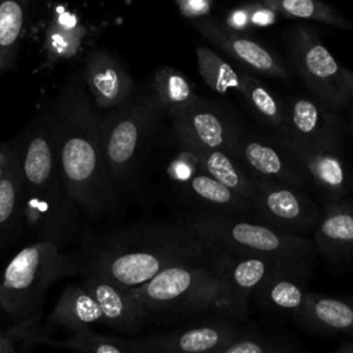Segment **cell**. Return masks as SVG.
I'll return each instance as SVG.
<instances>
[{
  "label": "cell",
  "mask_w": 353,
  "mask_h": 353,
  "mask_svg": "<svg viewBox=\"0 0 353 353\" xmlns=\"http://www.w3.org/2000/svg\"><path fill=\"white\" fill-rule=\"evenodd\" d=\"M77 256L81 274L132 290L165 269L208 262L210 251L183 221L143 222L91 237Z\"/></svg>",
  "instance_id": "cell-2"
},
{
  "label": "cell",
  "mask_w": 353,
  "mask_h": 353,
  "mask_svg": "<svg viewBox=\"0 0 353 353\" xmlns=\"http://www.w3.org/2000/svg\"><path fill=\"white\" fill-rule=\"evenodd\" d=\"M163 113L149 87L135 90L125 103L102 112L101 150L117 192L137 185L142 157Z\"/></svg>",
  "instance_id": "cell-5"
},
{
  "label": "cell",
  "mask_w": 353,
  "mask_h": 353,
  "mask_svg": "<svg viewBox=\"0 0 353 353\" xmlns=\"http://www.w3.org/2000/svg\"><path fill=\"white\" fill-rule=\"evenodd\" d=\"M273 134L305 167L310 175L313 190L319 194L323 204L349 199L353 190V178L342 150L310 146L283 131Z\"/></svg>",
  "instance_id": "cell-15"
},
{
  "label": "cell",
  "mask_w": 353,
  "mask_h": 353,
  "mask_svg": "<svg viewBox=\"0 0 353 353\" xmlns=\"http://www.w3.org/2000/svg\"><path fill=\"white\" fill-rule=\"evenodd\" d=\"M48 113L65 189L88 218L106 215L116 207L119 192L102 157V112L88 94L83 72L66 77Z\"/></svg>",
  "instance_id": "cell-1"
},
{
  "label": "cell",
  "mask_w": 353,
  "mask_h": 353,
  "mask_svg": "<svg viewBox=\"0 0 353 353\" xmlns=\"http://www.w3.org/2000/svg\"><path fill=\"white\" fill-rule=\"evenodd\" d=\"M314 254L277 261L252 298L269 312L294 316L303 305Z\"/></svg>",
  "instance_id": "cell-16"
},
{
  "label": "cell",
  "mask_w": 353,
  "mask_h": 353,
  "mask_svg": "<svg viewBox=\"0 0 353 353\" xmlns=\"http://www.w3.org/2000/svg\"><path fill=\"white\" fill-rule=\"evenodd\" d=\"M22 171L17 141L0 142V252L23 226Z\"/></svg>",
  "instance_id": "cell-20"
},
{
  "label": "cell",
  "mask_w": 353,
  "mask_h": 353,
  "mask_svg": "<svg viewBox=\"0 0 353 353\" xmlns=\"http://www.w3.org/2000/svg\"><path fill=\"white\" fill-rule=\"evenodd\" d=\"M148 317H183L207 310L226 314L225 288L208 262L165 269L146 284L128 290Z\"/></svg>",
  "instance_id": "cell-7"
},
{
  "label": "cell",
  "mask_w": 353,
  "mask_h": 353,
  "mask_svg": "<svg viewBox=\"0 0 353 353\" xmlns=\"http://www.w3.org/2000/svg\"><path fill=\"white\" fill-rule=\"evenodd\" d=\"M48 321L73 334L103 324V316L90 291L83 284H73L63 290Z\"/></svg>",
  "instance_id": "cell-23"
},
{
  "label": "cell",
  "mask_w": 353,
  "mask_h": 353,
  "mask_svg": "<svg viewBox=\"0 0 353 353\" xmlns=\"http://www.w3.org/2000/svg\"><path fill=\"white\" fill-rule=\"evenodd\" d=\"M186 149H190L196 154L201 172L216 179L245 200H252L255 192L252 175L234 156L222 150L197 146H186Z\"/></svg>",
  "instance_id": "cell-26"
},
{
  "label": "cell",
  "mask_w": 353,
  "mask_h": 353,
  "mask_svg": "<svg viewBox=\"0 0 353 353\" xmlns=\"http://www.w3.org/2000/svg\"><path fill=\"white\" fill-rule=\"evenodd\" d=\"M22 171V214L40 241L61 250L77 228V205L61 178L50 113L34 119L15 139Z\"/></svg>",
  "instance_id": "cell-3"
},
{
  "label": "cell",
  "mask_w": 353,
  "mask_h": 353,
  "mask_svg": "<svg viewBox=\"0 0 353 353\" xmlns=\"http://www.w3.org/2000/svg\"><path fill=\"white\" fill-rule=\"evenodd\" d=\"M149 88L164 113L188 106L199 98L190 80L171 66L157 68Z\"/></svg>",
  "instance_id": "cell-28"
},
{
  "label": "cell",
  "mask_w": 353,
  "mask_h": 353,
  "mask_svg": "<svg viewBox=\"0 0 353 353\" xmlns=\"http://www.w3.org/2000/svg\"><path fill=\"white\" fill-rule=\"evenodd\" d=\"M80 273L79 256L50 241L37 240L19 250L0 279V310L21 330L30 328L47 290L59 279Z\"/></svg>",
  "instance_id": "cell-4"
},
{
  "label": "cell",
  "mask_w": 353,
  "mask_h": 353,
  "mask_svg": "<svg viewBox=\"0 0 353 353\" xmlns=\"http://www.w3.org/2000/svg\"><path fill=\"white\" fill-rule=\"evenodd\" d=\"M343 116H345L346 132H349L350 137L353 138V105L352 103L343 110Z\"/></svg>",
  "instance_id": "cell-38"
},
{
  "label": "cell",
  "mask_w": 353,
  "mask_h": 353,
  "mask_svg": "<svg viewBox=\"0 0 353 353\" xmlns=\"http://www.w3.org/2000/svg\"><path fill=\"white\" fill-rule=\"evenodd\" d=\"M85 36V29L79 22L52 21L46 32V48L52 58L63 59L73 57Z\"/></svg>",
  "instance_id": "cell-32"
},
{
  "label": "cell",
  "mask_w": 353,
  "mask_h": 353,
  "mask_svg": "<svg viewBox=\"0 0 353 353\" xmlns=\"http://www.w3.org/2000/svg\"><path fill=\"white\" fill-rule=\"evenodd\" d=\"M175 4L179 14L192 22L207 18L214 7L211 0H176Z\"/></svg>",
  "instance_id": "cell-35"
},
{
  "label": "cell",
  "mask_w": 353,
  "mask_h": 353,
  "mask_svg": "<svg viewBox=\"0 0 353 353\" xmlns=\"http://www.w3.org/2000/svg\"><path fill=\"white\" fill-rule=\"evenodd\" d=\"M81 276V284L97 301L105 325L123 334H135L149 320L128 290L120 288L95 274L83 273Z\"/></svg>",
  "instance_id": "cell-21"
},
{
  "label": "cell",
  "mask_w": 353,
  "mask_h": 353,
  "mask_svg": "<svg viewBox=\"0 0 353 353\" xmlns=\"http://www.w3.org/2000/svg\"><path fill=\"white\" fill-rule=\"evenodd\" d=\"M185 192L203 208L199 211L232 216H252V204L232 189L204 172H199L188 183Z\"/></svg>",
  "instance_id": "cell-24"
},
{
  "label": "cell",
  "mask_w": 353,
  "mask_h": 353,
  "mask_svg": "<svg viewBox=\"0 0 353 353\" xmlns=\"http://www.w3.org/2000/svg\"><path fill=\"white\" fill-rule=\"evenodd\" d=\"M182 221L215 254L288 259L316 251L309 237L287 234L243 216L194 211Z\"/></svg>",
  "instance_id": "cell-6"
},
{
  "label": "cell",
  "mask_w": 353,
  "mask_h": 353,
  "mask_svg": "<svg viewBox=\"0 0 353 353\" xmlns=\"http://www.w3.org/2000/svg\"><path fill=\"white\" fill-rule=\"evenodd\" d=\"M25 21L26 8L22 1L7 0L0 3V74L15 65Z\"/></svg>",
  "instance_id": "cell-30"
},
{
  "label": "cell",
  "mask_w": 353,
  "mask_h": 353,
  "mask_svg": "<svg viewBox=\"0 0 353 353\" xmlns=\"http://www.w3.org/2000/svg\"><path fill=\"white\" fill-rule=\"evenodd\" d=\"M316 251L332 266L353 265V201L342 199L323 204L313 232Z\"/></svg>",
  "instance_id": "cell-19"
},
{
  "label": "cell",
  "mask_w": 353,
  "mask_h": 353,
  "mask_svg": "<svg viewBox=\"0 0 353 353\" xmlns=\"http://www.w3.org/2000/svg\"><path fill=\"white\" fill-rule=\"evenodd\" d=\"M281 102L283 132L310 146L342 150L346 134L343 112L331 109L312 95H290Z\"/></svg>",
  "instance_id": "cell-12"
},
{
  "label": "cell",
  "mask_w": 353,
  "mask_h": 353,
  "mask_svg": "<svg viewBox=\"0 0 353 353\" xmlns=\"http://www.w3.org/2000/svg\"><path fill=\"white\" fill-rule=\"evenodd\" d=\"M266 8L277 15L295 21L321 22L342 30L353 32V21L339 14L334 7L317 0H261Z\"/></svg>",
  "instance_id": "cell-27"
},
{
  "label": "cell",
  "mask_w": 353,
  "mask_h": 353,
  "mask_svg": "<svg viewBox=\"0 0 353 353\" xmlns=\"http://www.w3.org/2000/svg\"><path fill=\"white\" fill-rule=\"evenodd\" d=\"M234 157L252 175L313 190L310 175L280 139L261 127H244Z\"/></svg>",
  "instance_id": "cell-11"
},
{
  "label": "cell",
  "mask_w": 353,
  "mask_h": 353,
  "mask_svg": "<svg viewBox=\"0 0 353 353\" xmlns=\"http://www.w3.org/2000/svg\"><path fill=\"white\" fill-rule=\"evenodd\" d=\"M342 74H343L346 90H347V94L350 98V103L353 105V70L347 69L346 66H342Z\"/></svg>",
  "instance_id": "cell-37"
},
{
  "label": "cell",
  "mask_w": 353,
  "mask_h": 353,
  "mask_svg": "<svg viewBox=\"0 0 353 353\" xmlns=\"http://www.w3.org/2000/svg\"><path fill=\"white\" fill-rule=\"evenodd\" d=\"M245 331L237 323L215 320L135 336L134 341L139 353H219Z\"/></svg>",
  "instance_id": "cell-14"
},
{
  "label": "cell",
  "mask_w": 353,
  "mask_h": 353,
  "mask_svg": "<svg viewBox=\"0 0 353 353\" xmlns=\"http://www.w3.org/2000/svg\"><path fill=\"white\" fill-rule=\"evenodd\" d=\"M219 353H301L288 341L245 331Z\"/></svg>",
  "instance_id": "cell-33"
},
{
  "label": "cell",
  "mask_w": 353,
  "mask_h": 353,
  "mask_svg": "<svg viewBox=\"0 0 353 353\" xmlns=\"http://www.w3.org/2000/svg\"><path fill=\"white\" fill-rule=\"evenodd\" d=\"M288 61L310 95L331 109L343 112L350 98L336 62L320 39L319 32L306 25L295 23L284 32Z\"/></svg>",
  "instance_id": "cell-8"
},
{
  "label": "cell",
  "mask_w": 353,
  "mask_h": 353,
  "mask_svg": "<svg viewBox=\"0 0 353 353\" xmlns=\"http://www.w3.org/2000/svg\"><path fill=\"white\" fill-rule=\"evenodd\" d=\"M240 68V66H239ZM241 88L239 97L258 125L263 130L284 131L283 102L266 84L254 73L240 68Z\"/></svg>",
  "instance_id": "cell-25"
},
{
  "label": "cell",
  "mask_w": 353,
  "mask_h": 353,
  "mask_svg": "<svg viewBox=\"0 0 353 353\" xmlns=\"http://www.w3.org/2000/svg\"><path fill=\"white\" fill-rule=\"evenodd\" d=\"M182 148L197 146L234 156L244 125L223 106L197 98L188 106L167 113Z\"/></svg>",
  "instance_id": "cell-10"
},
{
  "label": "cell",
  "mask_w": 353,
  "mask_h": 353,
  "mask_svg": "<svg viewBox=\"0 0 353 353\" xmlns=\"http://www.w3.org/2000/svg\"><path fill=\"white\" fill-rule=\"evenodd\" d=\"M167 172L174 182L185 185L200 172V164L196 154L190 149L183 148V150L171 160Z\"/></svg>",
  "instance_id": "cell-34"
},
{
  "label": "cell",
  "mask_w": 353,
  "mask_h": 353,
  "mask_svg": "<svg viewBox=\"0 0 353 353\" xmlns=\"http://www.w3.org/2000/svg\"><path fill=\"white\" fill-rule=\"evenodd\" d=\"M335 353H353V341L339 345Z\"/></svg>",
  "instance_id": "cell-39"
},
{
  "label": "cell",
  "mask_w": 353,
  "mask_h": 353,
  "mask_svg": "<svg viewBox=\"0 0 353 353\" xmlns=\"http://www.w3.org/2000/svg\"><path fill=\"white\" fill-rule=\"evenodd\" d=\"M277 261L280 259L210 252L208 263L225 288L228 316L236 319L245 316L250 299Z\"/></svg>",
  "instance_id": "cell-17"
},
{
  "label": "cell",
  "mask_w": 353,
  "mask_h": 353,
  "mask_svg": "<svg viewBox=\"0 0 353 353\" xmlns=\"http://www.w3.org/2000/svg\"><path fill=\"white\" fill-rule=\"evenodd\" d=\"M196 30L211 44L233 58L240 68L255 76L290 81L291 74L280 55L266 43L245 32L228 28L225 23L211 18L192 22Z\"/></svg>",
  "instance_id": "cell-13"
},
{
  "label": "cell",
  "mask_w": 353,
  "mask_h": 353,
  "mask_svg": "<svg viewBox=\"0 0 353 353\" xmlns=\"http://www.w3.org/2000/svg\"><path fill=\"white\" fill-rule=\"evenodd\" d=\"M83 76L88 94L101 112L125 103L135 92L130 73L117 58L105 50L87 55Z\"/></svg>",
  "instance_id": "cell-18"
},
{
  "label": "cell",
  "mask_w": 353,
  "mask_h": 353,
  "mask_svg": "<svg viewBox=\"0 0 353 353\" xmlns=\"http://www.w3.org/2000/svg\"><path fill=\"white\" fill-rule=\"evenodd\" d=\"M252 181L255 186L251 200L254 221L287 234L313 236L323 207L320 208L305 190L256 175H252Z\"/></svg>",
  "instance_id": "cell-9"
},
{
  "label": "cell",
  "mask_w": 353,
  "mask_h": 353,
  "mask_svg": "<svg viewBox=\"0 0 353 353\" xmlns=\"http://www.w3.org/2000/svg\"><path fill=\"white\" fill-rule=\"evenodd\" d=\"M18 327L15 330H0V353H17L15 349V339L18 338L19 332Z\"/></svg>",
  "instance_id": "cell-36"
},
{
  "label": "cell",
  "mask_w": 353,
  "mask_h": 353,
  "mask_svg": "<svg viewBox=\"0 0 353 353\" xmlns=\"http://www.w3.org/2000/svg\"><path fill=\"white\" fill-rule=\"evenodd\" d=\"M303 330L323 335H353V296L309 292L292 316Z\"/></svg>",
  "instance_id": "cell-22"
},
{
  "label": "cell",
  "mask_w": 353,
  "mask_h": 353,
  "mask_svg": "<svg viewBox=\"0 0 353 353\" xmlns=\"http://www.w3.org/2000/svg\"><path fill=\"white\" fill-rule=\"evenodd\" d=\"M197 69L205 84L218 94H240L241 72L205 46H196Z\"/></svg>",
  "instance_id": "cell-29"
},
{
  "label": "cell",
  "mask_w": 353,
  "mask_h": 353,
  "mask_svg": "<svg viewBox=\"0 0 353 353\" xmlns=\"http://www.w3.org/2000/svg\"><path fill=\"white\" fill-rule=\"evenodd\" d=\"M47 343L80 353H139L134 338L103 335L92 330L73 332L61 341H47Z\"/></svg>",
  "instance_id": "cell-31"
}]
</instances>
